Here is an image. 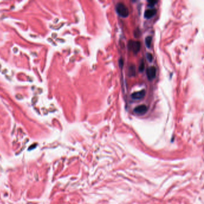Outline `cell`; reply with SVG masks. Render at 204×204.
<instances>
[{"mask_svg": "<svg viewBox=\"0 0 204 204\" xmlns=\"http://www.w3.org/2000/svg\"><path fill=\"white\" fill-rule=\"evenodd\" d=\"M115 10L119 15L122 18H127L129 15L127 7L122 3H119L116 5Z\"/></svg>", "mask_w": 204, "mask_h": 204, "instance_id": "obj_1", "label": "cell"}, {"mask_svg": "<svg viewBox=\"0 0 204 204\" xmlns=\"http://www.w3.org/2000/svg\"><path fill=\"white\" fill-rule=\"evenodd\" d=\"M128 47L131 51L133 52L134 53L137 54L140 50L141 44L139 41L131 40V41H129L128 43Z\"/></svg>", "mask_w": 204, "mask_h": 204, "instance_id": "obj_2", "label": "cell"}, {"mask_svg": "<svg viewBox=\"0 0 204 204\" xmlns=\"http://www.w3.org/2000/svg\"><path fill=\"white\" fill-rule=\"evenodd\" d=\"M148 110L147 107L145 105H140L137 107H135L134 110L135 113L140 115H143L147 113Z\"/></svg>", "mask_w": 204, "mask_h": 204, "instance_id": "obj_3", "label": "cell"}, {"mask_svg": "<svg viewBox=\"0 0 204 204\" xmlns=\"http://www.w3.org/2000/svg\"><path fill=\"white\" fill-rule=\"evenodd\" d=\"M156 74V69L154 67H150L147 69V76L150 80H153L155 78Z\"/></svg>", "mask_w": 204, "mask_h": 204, "instance_id": "obj_4", "label": "cell"}, {"mask_svg": "<svg viewBox=\"0 0 204 204\" xmlns=\"http://www.w3.org/2000/svg\"><path fill=\"white\" fill-rule=\"evenodd\" d=\"M145 95V91L144 90L141 91L140 92H134L132 94H131V98L135 100H140L142 99Z\"/></svg>", "mask_w": 204, "mask_h": 204, "instance_id": "obj_5", "label": "cell"}, {"mask_svg": "<svg viewBox=\"0 0 204 204\" xmlns=\"http://www.w3.org/2000/svg\"><path fill=\"white\" fill-rule=\"evenodd\" d=\"M156 9L155 8H150L149 10H147L144 13V17L147 19H149L152 18H153L156 13Z\"/></svg>", "mask_w": 204, "mask_h": 204, "instance_id": "obj_6", "label": "cell"}, {"mask_svg": "<svg viewBox=\"0 0 204 204\" xmlns=\"http://www.w3.org/2000/svg\"><path fill=\"white\" fill-rule=\"evenodd\" d=\"M135 67L134 65H130L129 68V76H135Z\"/></svg>", "mask_w": 204, "mask_h": 204, "instance_id": "obj_7", "label": "cell"}, {"mask_svg": "<svg viewBox=\"0 0 204 204\" xmlns=\"http://www.w3.org/2000/svg\"><path fill=\"white\" fill-rule=\"evenodd\" d=\"M152 41V37L151 36H148L145 38V45H146V46L148 48H150L151 47Z\"/></svg>", "mask_w": 204, "mask_h": 204, "instance_id": "obj_8", "label": "cell"}, {"mask_svg": "<svg viewBox=\"0 0 204 204\" xmlns=\"http://www.w3.org/2000/svg\"><path fill=\"white\" fill-rule=\"evenodd\" d=\"M146 57H147V59H148V61L149 62H152L153 61V55L152 53H147L146 55Z\"/></svg>", "mask_w": 204, "mask_h": 204, "instance_id": "obj_9", "label": "cell"}, {"mask_svg": "<svg viewBox=\"0 0 204 204\" xmlns=\"http://www.w3.org/2000/svg\"><path fill=\"white\" fill-rule=\"evenodd\" d=\"M144 69V61H142L141 63H140V65L139 66V71L140 72H142Z\"/></svg>", "mask_w": 204, "mask_h": 204, "instance_id": "obj_10", "label": "cell"}, {"mask_svg": "<svg viewBox=\"0 0 204 204\" xmlns=\"http://www.w3.org/2000/svg\"><path fill=\"white\" fill-rule=\"evenodd\" d=\"M149 7H153L155 4L157 3V1H149Z\"/></svg>", "mask_w": 204, "mask_h": 204, "instance_id": "obj_11", "label": "cell"}, {"mask_svg": "<svg viewBox=\"0 0 204 204\" xmlns=\"http://www.w3.org/2000/svg\"><path fill=\"white\" fill-rule=\"evenodd\" d=\"M119 65H120V68H122V67H123V61L122 59H120L119 60Z\"/></svg>", "mask_w": 204, "mask_h": 204, "instance_id": "obj_12", "label": "cell"}]
</instances>
